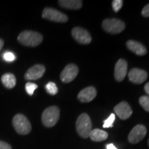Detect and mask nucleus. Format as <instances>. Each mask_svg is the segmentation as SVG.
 Listing matches in <instances>:
<instances>
[{
  "label": "nucleus",
  "instance_id": "nucleus-1",
  "mask_svg": "<svg viewBox=\"0 0 149 149\" xmlns=\"http://www.w3.org/2000/svg\"><path fill=\"white\" fill-rule=\"evenodd\" d=\"M17 40L24 46L35 47L42 42L43 36L42 34L35 31H24L19 35Z\"/></svg>",
  "mask_w": 149,
  "mask_h": 149
},
{
  "label": "nucleus",
  "instance_id": "nucleus-2",
  "mask_svg": "<svg viewBox=\"0 0 149 149\" xmlns=\"http://www.w3.org/2000/svg\"><path fill=\"white\" fill-rule=\"evenodd\" d=\"M77 133L83 138H88L92 130V122L86 113H82L78 117L76 122Z\"/></svg>",
  "mask_w": 149,
  "mask_h": 149
},
{
  "label": "nucleus",
  "instance_id": "nucleus-3",
  "mask_svg": "<svg viewBox=\"0 0 149 149\" xmlns=\"http://www.w3.org/2000/svg\"><path fill=\"white\" fill-rule=\"evenodd\" d=\"M60 111L57 107L52 106L47 108L43 112L42 121L46 127H53L57 124L59 119Z\"/></svg>",
  "mask_w": 149,
  "mask_h": 149
},
{
  "label": "nucleus",
  "instance_id": "nucleus-4",
  "mask_svg": "<svg viewBox=\"0 0 149 149\" xmlns=\"http://www.w3.org/2000/svg\"><path fill=\"white\" fill-rule=\"evenodd\" d=\"M13 125L16 132L20 135H28L31 131V124L25 115L17 114L13 119Z\"/></svg>",
  "mask_w": 149,
  "mask_h": 149
},
{
  "label": "nucleus",
  "instance_id": "nucleus-5",
  "mask_svg": "<svg viewBox=\"0 0 149 149\" xmlns=\"http://www.w3.org/2000/svg\"><path fill=\"white\" fill-rule=\"evenodd\" d=\"M102 28L111 34H118L125 29V23L119 19H106L102 22Z\"/></svg>",
  "mask_w": 149,
  "mask_h": 149
},
{
  "label": "nucleus",
  "instance_id": "nucleus-6",
  "mask_svg": "<svg viewBox=\"0 0 149 149\" xmlns=\"http://www.w3.org/2000/svg\"><path fill=\"white\" fill-rule=\"evenodd\" d=\"M42 17L50 21L65 23L68 20L66 15L53 8H45L42 13Z\"/></svg>",
  "mask_w": 149,
  "mask_h": 149
},
{
  "label": "nucleus",
  "instance_id": "nucleus-7",
  "mask_svg": "<svg viewBox=\"0 0 149 149\" xmlns=\"http://www.w3.org/2000/svg\"><path fill=\"white\" fill-rule=\"evenodd\" d=\"M79 68L74 64H68L60 74V79L63 82L69 83L73 81L77 76Z\"/></svg>",
  "mask_w": 149,
  "mask_h": 149
},
{
  "label": "nucleus",
  "instance_id": "nucleus-8",
  "mask_svg": "<svg viewBox=\"0 0 149 149\" xmlns=\"http://www.w3.org/2000/svg\"><path fill=\"white\" fill-rule=\"evenodd\" d=\"M146 128L144 125L138 124L135 126L128 135V141L131 144H137L144 138L146 135Z\"/></svg>",
  "mask_w": 149,
  "mask_h": 149
},
{
  "label": "nucleus",
  "instance_id": "nucleus-9",
  "mask_svg": "<svg viewBox=\"0 0 149 149\" xmlns=\"http://www.w3.org/2000/svg\"><path fill=\"white\" fill-rule=\"evenodd\" d=\"M71 33L72 37L81 44H88L92 41L90 33L81 27L74 28Z\"/></svg>",
  "mask_w": 149,
  "mask_h": 149
},
{
  "label": "nucleus",
  "instance_id": "nucleus-10",
  "mask_svg": "<svg viewBox=\"0 0 149 149\" xmlns=\"http://www.w3.org/2000/svg\"><path fill=\"white\" fill-rule=\"evenodd\" d=\"M46 68L44 65L36 64L30 68L26 72L24 78L27 80H37L44 75Z\"/></svg>",
  "mask_w": 149,
  "mask_h": 149
},
{
  "label": "nucleus",
  "instance_id": "nucleus-11",
  "mask_svg": "<svg viewBox=\"0 0 149 149\" xmlns=\"http://www.w3.org/2000/svg\"><path fill=\"white\" fill-rule=\"evenodd\" d=\"M114 111L121 120H125L131 116L133 111L126 102H122L115 106Z\"/></svg>",
  "mask_w": 149,
  "mask_h": 149
},
{
  "label": "nucleus",
  "instance_id": "nucleus-12",
  "mask_svg": "<svg viewBox=\"0 0 149 149\" xmlns=\"http://www.w3.org/2000/svg\"><path fill=\"white\" fill-rule=\"evenodd\" d=\"M148 77V73L144 70L139 68H133L128 72V78L131 82L134 84H142Z\"/></svg>",
  "mask_w": 149,
  "mask_h": 149
},
{
  "label": "nucleus",
  "instance_id": "nucleus-13",
  "mask_svg": "<svg viewBox=\"0 0 149 149\" xmlns=\"http://www.w3.org/2000/svg\"><path fill=\"white\" fill-rule=\"evenodd\" d=\"M128 71L127 61L124 59H120L117 61L115 67V77L118 81H122L124 79Z\"/></svg>",
  "mask_w": 149,
  "mask_h": 149
},
{
  "label": "nucleus",
  "instance_id": "nucleus-14",
  "mask_svg": "<svg viewBox=\"0 0 149 149\" xmlns=\"http://www.w3.org/2000/svg\"><path fill=\"white\" fill-rule=\"evenodd\" d=\"M96 95L97 91L95 87L89 86L80 91L77 95V98L82 103H87L94 100Z\"/></svg>",
  "mask_w": 149,
  "mask_h": 149
},
{
  "label": "nucleus",
  "instance_id": "nucleus-15",
  "mask_svg": "<svg viewBox=\"0 0 149 149\" xmlns=\"http://www.w3.org/2000/svg\"><path fill=\"white\" fill-rule=\"evenodd\" d=\"M128 49L137 55H144L147 53V50L142 44L134 40H128L126 42Z\"/></svg>",
  "mask_w": 149,
  "mask_h": 149
},
{
  "label": "nucleus",
  "instance_id": "nucleus-16",
  "mask_svg": "<svg viewBox=\"0 0 149 149\" xmlns=\"http://www.w3.org/2000/svg\"><path fill=\"white\" fill-rule=\"evenodd\" d=\"M58 3L62 8L70 10H79L82 6V1L81 0H60Z\"/></svg>",
  "mask_w": 149,
  "mask_h": 149
},
{
  "label": "nucleus",
  "instance_id": "nucleus-17",
  "mask_svg": "<svg viewBox=\"0 0 149 149\" xmlns=\"http://www.w3.org/2000/svg\"><path fill=\"white\" fill-rule=\"evenodd\" d=\"M1 82L7 88H13L16 85V77L12 73L3 74L1 77Z\"/></svg>",
  "mask_w": 149,
  "mask_h": 149
},
{
  "label": "nucleus",
  "instance_id": "nucleus-18",
  "mask_svg": "<svg viewBox=\"0 0 149 149\" xmlns=\"http://www.w3.org/2000/svg\"><path fill=\"white\" fill-rule=\"evenodd\" d=\"M89 137L94 141H102L108 138V133L104 130L96 128L91 130Z\"/></svg>",
  "mask_w": 149,
  "mask_h": 149
},
{
  "label": "nucleus",
  "instance_id": "nucleus-19",
  "mask_svg": "<svg viewBox=\"0 0 149 149\" xmlns=\"http://www.w3.org/2000/svg\"><path fill=\"white\" fill-rule=\"evenodd\" d=\"M46 90L48 93H49L51 95H55L58 92V88H57V86L54 82L50 81L48 82L45 86Z\"/></svg>",
  "mask_w": 149,
  "mask_h": 149
},
{
  "label": "nucleus",
  "instance_id": "nucleus-20",
  "mask_svg": "<svg viewBox=\"0 0 149 149\" xmlns=\"http://www.w3.org/2000/svg\"><path fill=\"white\" fill-rule=\"evenodd\" d=\"M139 104L143 107L145 111L149 112V96H141L139 100Z\"/></svg>",
  "mask_w": 149,
  "mask_h": 149
},
{
  "label": "nucleus",
  "instance_id": "nucleus-21",
  "mask_svg": "<svg viewBox=\"0 0 149 149\" xmlns=\"http://www.w3.org/2000/svg\"><path fill=\"white\" fill-rule=\"evenodd\" d=\"M37 85L35 84L31 83V82H28L26 84L25 88H26V91L29 95H33V93H34L35 91L37 88Z\"/></svg>",
  "mask_w": 149,
  "mask_h": 149
},
{
  "label": "nucleus",
  "instance_id": "nucleus-22",
  "mask_svg": "<svg viewBox=\"0 0 149 149\" xmlns=\"http://www.w3.org/2000/svg\"><path fill=\"white\" fill-rule=\"evenodd\" d=\"M3 59H4L7 62H13V61L15 60L16 57L15 55V54L12 52H9V51H6L4 52V53L2 55Z\"/></svg>",
  "mask_w": 149,
  "mask_h": 149
},
{
  "label": "nucleus",
  "instance_id": "nucleus-23",
  "mask_svg": "<svg viewBox=\"0 0 149 149\" xmlns=\"http://www.w3.org/2000/svg\"><path fill=\"white\" fill-rule=\"evenodd\" d=\"M115 119V115L113 113L110 115V116L108 117L106 120H104V124H103V127L104 128H111L113 126V122H114Z\"/></svg>",
  "mask_w": 149,
  "mask_h": 149
},
{
  "label": "nucleus",
  "instance_id": "nucleus-24",
  "mask_svg": "<svg viewBox=\"0 0 149 149\" xmlns=\"http://www.w3.org/2000/svg\"><path fill=\"white\" fill-rule=\"evenodd\" d=\"M123 6V1L122 0H113L112 1V6L113 9L115 12L117 13L119 10L122 8Z\"/></svg>",
  "mask_w": 149,
  "mask_h": 149
},
{
  "label": "nucleus",
  "instance_id": "nucleus-25",
  "mask_svg": "<svg viewBox=\"0 0 149 149\" xmlns=\"http://www.w3.org/2000/svg\"><path fill=\"white\" fill-rule=\"evenodd\" d=\"M141 15L145 17H149V3L145 6L144 8L142 9V11H141Z\"/></svg>",
  "mask_w": 149,
  "mask_h": 149
},
{
  "label": "nucleus",
  "instance_id": "nucleus-26",
  "mask_svg": "<svg viewBox=\"0 0 149 149\" xmlns=\"http://www.w3.org/2000/svg\"><path fill=\"white\" fill-rule=\"evenodd\" d=\"M0 149H12V147L8 143L0 141Z\"/></svg>",
  "mask_w": 149,
  "mask_h": 149
},
{
  "label": "nucleus",
  "instance_id": "nucleus-27",
  "mask_svg": "<svg viewBox=\"0 0 149 149\" xmlns=\"http://www.w3.org/2000/svg\"><path fill=\"white\" fill-rule=\"evenodd\" d=\"M106 147H107V149H117L113 144H107V146H106Z\"/></svg>",
  "mask_w": 149,
  "mask_h": 149
},
{
  "label": "nucleus",
  "instance_id": "nucleus-28",
  "mask_svg": "<svg viewBox=\"0 0 149 149\" xmlns=\"http://www.w3.org/2000/svg\"><path fill=\"white\" fill-rule=\"evenodd\" d=\"M144 91H145V92L147 93V94L149 95V82H148L146 85H145Z\"/></svg>",
  "mask_w": 149,
  "mask_h": 149
},
{
  "label": "nucleus",
  "instance_id": "nucleus-29",
  "mask_svg": "<svg viewBox=\"0 0 149 149\" xmlns=\"http://www.w3.org/2000/svg\"><path fill=\"white\" fill-rule=\"evenodd\" d=\"M3 44H4V42H3V40H1V39H0V51H1V50L2 49Z\"/></svg>",
  "mask_w": 149,
  "mask_h": 149
},
{
  "label": "nucleus",
  "instance_id": "nucleus-30",
  "mask_svg": "<svg viewBox=\"0 0 149 149\" xmlns=\"http://www.w3.org/2000/svg\"><path fill=\"white\" fill-rule=\"evenodd\" d=\"M148 146H149V139H148Z\"/></svg>",
  "mask_w": 149,
  "mask_h": 149
}]
</instances>
